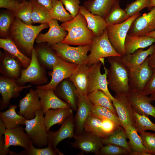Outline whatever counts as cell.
I'll return each instance as SVG.
<instances>
[{"mask_svg": "<svg viewBox=\"0 0 155 155\" xmlns=\"http://www.w3.org/2000/svg\"><path fill=\"white\" fill-rule=\"evenodd\" d=\"M110 65L107 75L108 87L115 94L127 95L130 88L129 70L121 56L107 57Z\"/></svg>", "mask_w": 155, "mask_h": 155, "instance_id": "obj_1", "label": "cell"}, {"mask_svg": "<svg viewBox=\"0 0 155 155\" xmlns=\"http://www.w3.org/2000/svg\"><path fill=\"white\" fill-rule=\"evenodd\" d=\"M61 26L67 32L62 42L78 46L92 44L94 34L88 27L85 17L80 13L71 21L63 22Z\"/></svg>", "mask_w": 155, "mask_h": 155, "instance_id": "obj_2", "label": "cell"}, {"mask_svg": "<svg viewBox=\"0 0 155 155\" xmlns=\"http://www.w3.org/2000/svg\"><path fill=\"white\" fill-rule=\"evenodd\" d=\"M48 23L38 26L26 24L16 18L13 22L11 32L15 42L20 49L28 54L31 55L34 44L39 33L48 28Z\"/></svg>", "mask_w": 155, "mask_h": 155, "instance_id": "obj_3", "label": "cell"}, {"mask_svg": "<svg viewBox=\"0 0 155 155\" xmlns=\"http://www.w3.org/2000/svg\"><path fill=\"white\" fill-rule=\"evenodd\" d=\"M44 114L42 110L38 111L34 118L26 120L24 129L34 145L38 148L48 145V134Z\"/></svg>", "mask_w": 155, "mask_h": 155, "instance_id": "obj_4", "label": "cell"}, {"mask_svg": "<svg viewBox=\"0 0 155 155\" xmlns=\"http://www.w3.org/2000/svg\"><path fill=\"white\" fill-rule=\"evenodd\" d=\"M50 46L65 61L77 65H87V53L91 48V44L74 47L61 42Z\"/></svg>", "mask_w": 155, "mask_h": 155, "instance_id": "obj_5", "label": "cell"}, {"mask_svg": "<svg viewBox=\"0 0 155 155\" xmlns=\"http://www.w3.org/2000/svg\"><path fill=\"white\" fill-rule=\"evenodd\" d=\"M31 59L28 66L22 69L20 78L16 80L17 83L21 86L27 83L38 86L44 85L48 82L45 68L39 63L34 49L32 51Z\"/></svg>", "mask_w": 155, "mask_h": 155, "instance_id": "obj_6", "label": "cell"}, {"mask_svg": "<svg viewBox=\"0 0 155 155\" xmlns=\"http://www.w3.org/2000/svg\"><path fill=\"white\" fill-rule=\"evenodd\" d=\"M88 55L87 65L90 67L100 62L102 58L111 56H121L114 49L110 43L106 28L103 34L99 37H94Z\"/></svg>", "mask_w": 155, "mask_h": 155, "instance_id": "obj_7", "label": "cell"}, {"mask_svg": "<svg viewBox=\"0 0 155 155\" xmlns=\"http://www.w3.org/2000/svg\"><path fill=\"white\" fill-rule=\"evenodd\" d=\"M140 15L139 12L121 23L107 26L109 40L115 51L122 57L125 55V42L130 26L134 20Z\"/></svg>", "mask_w": 155, "mask_h": 155, "instance_id": "obj_8", "label": "cell"}, {"mask_svg": "<svg viewBox=\"0 0 155 155\" xmlns=\"http://www.w3.org/2000/svg\"><path fill=\"white\" fill-rule=\"evenodd\" d=\"M89 67L88 94L98 90L104 92L113 101L114 99L108 89L107 75L108 69L105 66L104 58Z\"/></svg>", "mask_w": 155, "mask_h": 155, "instance_id": "obj_9", "label": "cell"}, {"mask_svg": "<svg viewBox=\"0 0 155 155\" xmlns=\"http://www.w3.org/2000/svg\"><path fill=\"white\" fill-rule=\"evenodd\" d=\"M78 65L69 63L61 57L53 65L50 82L46 84L36 87L38 89H52L54 90L64 80L69 78L77 69Z\"/></svg>", "mask_w": 155, "mask_h": 155, "instance_id": "obj_10", "label": "cell"}, {"mask_svg": "<svg viewBox=\"0 0 155 155\" xmlns=\"http://www.w3.org/2000/svg\"><path fill=\"white\" fill-rule=\"evenodd\" d=\"M74 141L70 144L72 147L80 149L86 153H92L97 155L103 146L101 138L96 134L85 130L78 134H75Z\"/></svg>", "mask_w": 155, "mask_h": 155, "instance_id": "obj_11", "label": "cell"}, {"mask_svg": "<svg viewBox=\"0 0 155 155\" xmlns=\"http://www.w3.org/2000/svg\"><path fill=\"white\" fill-rule=\"evenodd\" d=\"M127 96L134 110L140 115L150 116L155 119V106L151 102L153 100L142 91L130 89Z\"/></svg>", "mask_w": 155, "mask_h": 155, "instance_id": "obj_12", "label": "cell"}, {"mask_svg": "<svg viewBox=\"0 0 155 155\" xmlns=\"http://www.w3.org/2000/svg\"><path fill=\"white\" fill-rule=\"evenodd\" d=\"M112 101L121 126L124 128L134 124V110L128 99L127 95L115 94Z\"/></svg>", "mask_w": 155, "mask_h": 155, "instance_id": "obj_13", "label": "cell"}, {"mask_svg": "<svg viewBox=\"0 0 155 155\" xmlns=\"http://www.w3.org/2000/svg\"><path fill=\"white\" fill-rule=\"evenodd\" d=\"M155 30V7L147 13L136 18L132 23L127 34L133 36H145Z\"/></svg>", "mask_w": 155, "mask_h": 155, "instance_id": "obj_14", "label": "cell"}, {"mask_svg": "<svg viewBox=\"0 0 155 155\" xmlns=\"http://www.w3.org/2000/svg\"><path fill=\"white\" fill-rule=\"evenodd\" d=\"M152 73V69L149 65L147 57L141 65L129 70L130 89L142 91L150 80Z\"/></svg>", "mask_w": 155, "mask_h": 155, "instance_id": "obj_15", "label": "cell"}, {"mask_svg": "<svg viewBox=\"0 0 155 155\" xmlns=\"http://www.w3.org/2000/svg\"><path fill=\"white\" fill-rule=\"evenodd\" d=\"M73 118L72 114L62 123L58 131L53 132L49 130L47 131L48 145L51 146L61 155L64 154L57 148V146L63 140L73 138L75 135Z\"/></svg>", "mask_w": 155, "mask_h": 155, "instance_id": "obj_16", "label": "cell"}, {"mask_svg": "<svg viewBox=\"0 0 155 155\" xmlns=\"http://www.w3.org/2000/svg\"><path fill=\"white\" fill-rule=\"evenodd\" d=\"M30 85L24 86L19 85L16 80L1 75L0 77V93L2 97L0 104L2 110L6 108L12 98H16L24 89L30 87Z\"/></svg>", "mask_w": 155, "mask_h": 155, "instance_id": "obj_17", "label": "cell"}, {"mask_svg": "<svg viewBox=\"0 0 155 155\" xmlns=\"http://www.w3.org/2000/svg\"><path fill=\"white\" fill-rule=\"evenodd\" d=\"M18 113L27 120L34 118L36 113L41 110L39 97L36 90L30 89L29 92L20 100Z\"/></svg>", "mask_w": 155, "mask_h": 155, "instance_id": "obj_18", "label": "cell"}, {"mask_svg": "<svg viewBox=\"0 0 155 155\" xmlns=\"http://www.w3.org/2000/svg\"><path fill=\"white\" fill-rule=\"evenodd\" d=\"M54 92L73 110L77 111L79 95L75 86L68 78L61 82L54 90Z\"/></svg>", "mask_w": 155, "mask_h": 155, "instance_id": "obj_19", "label": "cell"}, {"mask_svg": "<svg viewBox=\"0 0 155 155\" xmlns=\"http://www.w3.org/2000/svg\"><path fill=\"white\" fill-rule=\"evenodd\" d=\"M77 112L73 118L74 133L78 134L84 130L85 123L91 114L93 104L87 96L78 95Z\"/></svg>", "mask_w": 155, "mask_h": 155, "instance_id": "obj_20", "label": "cell"}, {"mask_svg": "<svg viewBox=\"0 0 155 155\" xmlns=\"http://www.w3.org/2000/svg\"><path fill=\"white\" fill-rule=\"evenodd\" d=\"M40 99L41 110L44 114L49 109L71 108L66 102L58 97L52 89L36 90Z\"/></svg>", "mask_w": 155, "mask_h": 155, "instance_id": "obj_21", "label": "cell"}, {"mask_svg": "<svg viewBox=\"0 0 155 155\" xmlns=\"http://www.w3.org/2000/svg\"><path fill=\"white\" fill-rule=\"evenodd\" d=\"M49 29L45 34H40L36 37V41L37 43L47 42L50 46L62 42L67 36V32L59 25L57 20L51 19L48 23Z\"/></svg>", "mask_w": 155, "mask_h": 155, "instance_id": "obj_22", "label": "cell"}, {"mask_svg": "<svg viewBox=\"0 0 155 155\" xmlns=\"http://www.w3.org/2000/svg\"><path fill=\"white\" fill-rule=\"evenodd\" d=\"M24 130L20 125L13 129H6L4 134L5 146L8 148L10 146H19L27 150L30 140Z\"/></svg>", "mask_w": 155, "mask_h": 155, "instance_id": "obj_23", "label": "cell"}, {"mask_svg": "<svg viewBox=\"0 0 155 155\" xmlns=\"http://www.w3.org/2000/svg\"><path fill=\"white\" fill-rule=\"evenodd\" d=\"M9 53L1 57L0 73L3 76L16 80L20 78L22 66L17 58Z\"/></svg>", "mask_w": 155, "mask_h": 155, "instance_id": "obj_24", "label": "cell"}, {"mask_svg": "<svg viewBox=\"0 0 155 155\" xmlns=\"http://www.w3.org/2000/svg\"><path fill=\"white\" fill-rule=\"evenodd\" d=\"M89 68L86 64L78 65L76 70L68 78L75 86L79 95H88Z\"/></svg>", "mask_w": 155, "mask_h": 155, "instance_id": "obj_25", "label": "cell"}, {"mask_svg": "<svg viewBox=\"0 0 155 155\" xmlns=\"http://www.w3.org/2000/svg\"><path fill=\"white\" fill-rule=\"evenodd\" d=\"M79 13L85 17L88 27L92 32L94 37H99L103 34L107 26L104 18L92 13L83 6H80Z\"/></svg>", "mask_w": 155, "mask_h": 155, "instance_id": "obj_26", "label": "cell"}, {"mask_svg": "<svg viewBox=\"0 0 155 155\" xmlns=\"http://www.w3.org/2000/svg\"><path fill=\"white\" fill-rule=\"evenodd\" d=\"M155 42V38L146 36H137L127 34L125 42V55L133 53L140 49H144L152 45Z\"/></svg>", "mask_w": 155, "mask_h": 155, "instance_id": "obj_27", "label": "cell"}, {"mask_svg": "<svg viewBox=\"0 0 155 155\" xmlns=\"http://www.w3.org/2000/svg\"><path fill=\"white\" fill-rule=\"evenodd\" d=\"M73 114L71 108L48 110L44 114V122L47 131L53 125L61 124L65 120Z\"/></svg>", "mask_w": 155, "mask_h": 155, "instance_id": "obj_28", "label": "cell"}, {"mask_svg": "<svg viewBox=\"0 0 155 155\" xmlns=\"http://www.w3.org/2000/svg\"><path fill=\"white\" fill-rule=\"evenodd\" d=\"M118 0H89L85 2L83 6L92 13L104 19Z\"/></svg>", "mask_w": 155, "mask_h": 155, "instance_id": "obj_29", "label": "cell"}, {"mask_svg": "<svg viewBox=\"0 0 155 155\" xmlns=\"http://www.w3.org/2000/svg\"><path fill=\"white\" fill-rule=\"evenodd\" d=\"M127 136L125 129L122 126L119 125L115 130L107 137L101 138L103 145L112 144L124 148L130 153L132 152L127 139Z\"/></svg>", "mask_w": 155, "mask_h": 155, "instance_id": "obj_30", "label": "cell"}, {"mask_svg": "<svg viewBox=\"0 0 155 155\" xmlns=\"http://www.w3.org/2000/svg\"><path fill=\"white\" fill-rule=\"evenodd\" d=\"M35 49L39 63L45 68L52 70L53 65L60 58L50 46H41Z\"/></svg>", "mask_w": 155, "mask_h": 155, "instance_id": "obj_31", "label": "cell"}, {"mask_svg": "<svg viewBox=\"0 0 155 155\" xmlns=\"http://www.w3.org/2000/svg\"><path fill=\"white\" fill-rule=\"evenodd\" d=\"M18 106L11 104L6 111L0 112V118L5 124L6 129H13L20 125H25V117L17 113L16 109Z\"/></svg>", "mask_w": 155, "mask_h": 155, "instance_id": "obj_32", "label": "cell"}, {"mask_svg": "<svg viewBox=\"0 0 155 155\" xmlns=\"http://www.w3.org/2000/svg\"><path fill=\"white\" fill-rule=\"evenodd\" d=\"M153 44L147 49H140L131 54L122 57L123 60L129 70L132 69L142 64L152 53Z\"/></svg>", "mask_w": 155, "mask_h": 155, "instance_id": "obj_33", "label": "cell"}, {"mask_svg": "<svg viewBox=\"0 0 155 155\" xmlns=\"http://www.w3.org/2000/svg\"><path fill=\"white\" fill-rule=\"evenodd\" d=\"M0 47L17 58L24 68H27L30 63L31 59L23 54L19 49L15 42L11 39L1 38Z\"/></svg>", "mask_w": 155, "mask_h": 155, "instance_id": "obj_34", "label": "cell"}, {"mask_svg": "<svg viewBox=\"0 0 155 155\" xmlns=\"http://www.w3.org/2000/svg\"><path fill=\"white\" fill-rule=\"evenodd\" d=\"M87 96L93 105L107 108L117 115L112 100L103 91L99 90H95L88 94Z\"/></svg>", "mask_w": 155, "mask_h": 155, "instance_id": "obj_35", "label": "cell"}, {"mask_svg": "<svg viewBox=\"0 0 155 155\" xmlns=\"http://www.w3.org/2000/svg\"><path fill=\"white\" fill-rule=\"evenodd\" d=\"M119 1L118 0L115 3L104 19L107 25L120 24L129 18L124 9L121 7Z\"/></svg>", "mask_w": 155, "mask_h": 155, "instance_id": "obj_36", "label": "cell"}, {"mask_svg": "<svg viewBox=\"0 0 155 155\" xmlns=\"http://www.w3.org/2000/svg\"><path fill=\"white\" fill-rule=\"evenodd\" d=\"M32 4L31 15L32 23H48L52 19L49 11L40 4L37 0H30Z\"/></svg>", "mask_w": 155, "mask_h": 155, "instance_id": "obj_37", "label": "cell"}, {"mask_svg": "<svg viewBox=\"0 0 155 155\" xmlns=\"http://www.w3.org/2000/svg\"><path fill=\"white\" fill-rule=\"evenodd\" d=\"M124 129L126 132L127 138L129 140V145L132 151L148 153L147 150L143 145L140 136L138 135L134 126L132 125H129Z\"/></svg>", "mask_w": 155, "mask_h": 155, "instance_id": "obj_38", "label": "cell"}, {"mask_svg": "<svg viewBox=\"0 0 155 155\" xmlns=\"http://www.w3.org/2000/svg\"><path fill=\"white\" fill-rule=\"evenodd\" d=\"M32 8V4L30 0L22 1L13 12L17 18L25 24L31 25Z\"/></svg>", "mask_w": 155, "mask_h": 155, "instance_id": "obj_39", "label": "cell"}, {"mask_svg": "<svg viewBox=\"0 0 155 155\" xmlns=\"http://www.w3.org/2000/svg\"><path fill=\"white\" fill-rule=\"evenodd\" d=\"M60 0H53L52 9L50 12L52 19L59 20L63 22L69 21L73 18L68 13L63 6Z\"/></svg>", "mask_w": 155, "mask_h": 155, "instance_id": "obj_40", "label": "cell"}, {"mask_svg": "<svg viewBox=\"0 0 155 155\" xmlns=\"http://www.w3.org/2000/svg\"><path fill=\"white\" fill-rule=\"evenodd\" d=\"M134 126L138 133L147 130H151L155 132V124L151 121L148 116L140 115L134 111Z\"/></svg>", "mask_w": 155, "mask_h": 155, "instance_id": "obj_41", "label": "cell"}, {"mask_svg": "<svg viewBox=\"0 0 155 155\" xmlns=\"http://www.w3.org/2000/svg\"><path fill=\"white\" fill-rule=\"evenodd\" d=\"M10 155H60L57 151L54 150L51 146L48 145L45 148H36L34 146L32 142L30 140V145L27 150H25L19 153L11 152Z\"/></svg>", "mask_w": 155, "mask_h": 155, "instance_id": "obj_42", "label": "cell"}, {"mask_svg": "<svg viewBox=\"0 0 155 155\" xmlns=\"http://www.w3.org/2000/svg\"><path fill=\"white\" fill-rule=\"evenodd\" d=\"M101 119L91 114L86 121L84 130L92 133L101 138H105L102 131Z\"/></svg>", "mask_w": 155, "mask_h": 155, "instance_id": "obj_43", "label": "cell"}, {"mask_svg": "<svg viewBox=\"0 0 155 155\" xmlns=\"http://www.w3.org/2000/svg\"><path fill=\"white\" fill-rule=\"evenodd\" d=\"M91 114L100 119H105L111 120L121 126L117 115L114 113L107 108L100 106L93 105Z\"/></svg>", "mask_w": 155, "mask_h": 155, "instance_id": "obj_44", "label": "cell"}, {"mask_svg": "<svg viewBox=\"0 0 155 155\" xmlns=\"http://www.w3.org/2000/svg\"><path fill=\"white\" fill-rule=\"evenodd\" d=\"M150 0H136L127 4L124 9L129 18H130L146 7H148Z\"/></svg>", "mask_w": 155, "mask_h": 155, "instance_id": "obj_45", "label": "cell"}, {"mask_svg": "<svg viewBox=\"0 0 155 155\" xmlns=\"http://www.w3.org/2000/svg\"><path fill=\"white\" fill-rule=\"evenodd\" d=\"M139 133L143 145L148 153L155 155V133L145 131Z\"/></svg>", "mask_w": 155, "mask_h": 155, "instance_id": "obj_46", "label": "cell"}, {"mask_svg": "<svg viewBox=\"0 0 155 155\" xmlns=\"http://www.w3.org/2000/svg\"><path fill=\"white\" fill-rule=\"evenodd\" d=\"M130 153L123 148L112 144L104 145L97 154L99 155H130Z\"/></svg>", "mask_w": 155, "mask_h": 155, "instance_id": "obj_47", "label": "cell"}, {"mask_svg": "<svg viewBox=\"0 0 155 155\" xmlns=\"http://www.w3.org/2000/svg\"><path fill=\"white\" fill-rule=\"evenodd\" d=\"M60 0L73 18L79 13L80 7V0Z\"/></svg>", "mask_w": 155, "mask_h": 155, "instance_id": "obj_48", "label": "cell"}, {"mask_svg": "<svg viewBox=\"0 0 155 155\" xmlns=\"http://www.w3.org/2000/svg\"><path fill=\"white\" fill-rule=\"evenodd\" d=\"M13 18L8 13H3L0 16V31L1 34L6 35L12 24Z\"/></svg>", "mask_w": 155, "mask_h": 155, "instance_id": "obj_49", "label": "cell"}, {"mask_svg": "<svg viewBox=\"0 0 155 155\" xmlns=\"http://www.w3.org/2000/svg\"><path fill=\"white\" fill-rule=\"evenodd\" d=\"M101 120L102 131L105 137L112 133L119 125L114 121L107 119Z\"/></svg>", "mask_w": 155, "mask_h": 155, "instance_id": "obj_50", "label": "cell"}, {"mask_svg": "<svg viewBox=\"0 0 155 155\" xmlns=\"http://www.w3.org/2000/svg\"><path fill=\"white\" fill-rule=\"evenodd\" d=\"M6 129V126L2 121L0 119V155H6L7 154H10L11 151L9 148H7L5 144L4 137L3 135Z\"/></svg>", "mask_w": 155, "mask_h": 155, "instance_id": "obj_51", "label": "cell"}, {"mask_svg": "<svg viewBox=\"0 0 155 155\" xmlns=\"http://www.w3.org/2000/svg\"><path fill=\"white\" fill-rule=\"evenodd\" d=\"M152 77L142 91L143 93L148 96L155 93V68L152 69Z\"/></svg>", "mask_w": 155, "mask_h": 155, "instance_id": "obj_52", "label": "cell"}, {"mask_svg": "<svg viewBox=\"0 0 155 155\" xmlns=\"http://www.w3.org/2000/svg\"><path fill=\"white\" fill-rule=\"evenodd\" d=\"M20 0H0V7L14 11L18 7Z\"/></svg>", "mask_w": 155, "mask_h": 155, "instance_id": "obj_53", "label": "cell"}, {"mask_svg": "<svg viewBox=\"0 0 155 155\" xmlns=\"http://www.w3.org/2000/svg\"><path fill=\"white\" fill-rule=\"evenodd\" d=\"M153 45L154 48L153 52L148 57L149 65L152 69L155 68V42Z\"/></svg>", "mask_w": 155, "mask_h": 155, "instance_id": "obj_54", "label": "cell"}, {"mask_svg": "<svg viewBox=\"0 0 155 155\" xmlns=\"http://www.w3.org/2000/svg\"><path fill=\"white\" fill-rule=\"evenodd\" d=\"M37 2L44 7L49 12L52 9V3L53 0H37Z\"/></svg>", "mask_w": 155, "mask_h": 155, "instance_id": "obj_55", "label": "cell"}, {"mask_svg": "<svg viewBox=\"0 0 155 155\" xmlns=\"http://www.w3.org/2000/svg\"><path fill=\"white\" fill-rule=\"evenodd\" d=\"M130 155H152L147 152H142L132 151Z\"/></svg>", "mask_w": 155, "mask_h": 155, "instance_id": "obj_56", "label": "cell"}, {"mask_svg": "<svg viewBox=\"0 0 155 155\" xmlns=\"http://www.w3.org/2000/svg\"><path fill=\"white\" fill-rule=\"evenodd\" d=\"M145 36L155 38V30L150 32L146 34Z\"/></svg>", "mask_w": 155, "mask_h": 155, "instance_id": "obj_57", "label": "cell"}, {"mask_svg": "<svg viewBox=\"0 0 155 155\" xmlns=\"http://www.w3.org/2000/svg\"><path fill=\"white\" fill-rule=\"evenodd\" d=\"M155 7V0H150V3L148 8H150Z\"/></svg>", "mask_w": 155, "mask_h": 155, "instance_id": "obj_58", "label": "cell"}, {"mask_svg": "<svg viewBox=\"0 0 155 155\" xmlns=\"http://www.w3.org/2000/svg\"><path fill=\"white\" fill-rule=\"evenodd\" d=\"M150 97L153 101L155 100V93L150 95Z\"/></svg>", "mask_w": 155, "mask_h": 155, "instance_id": "obj_59", "label": "cell"}, {"mask_svg": "<svg viewBox=\"0 0 155 155\" xmlns=\"http://www.w3.org/2000/svg\"><path fill=\"white\" fill-rule=\"evenodd\" d=\"M28 0H22V1H28Z\"/></svg>", "mask_w": 155, "mask_h": 155, "instance_id": "obj_60", "label": "cell"}, {"mask_svg": "<svg viewBox=\"0 0 155 155\" xmlns=\"http://www.w3.org/2000/svg\"><path fill=\"white\" fill-rule=\"evenodd\" d=\"M119 1H121V0H119Z\"/></svg>", "mask_w": 155, "mask_h": 155, "instance_id": "obj_61", "label": "cell"}]
</instances>
